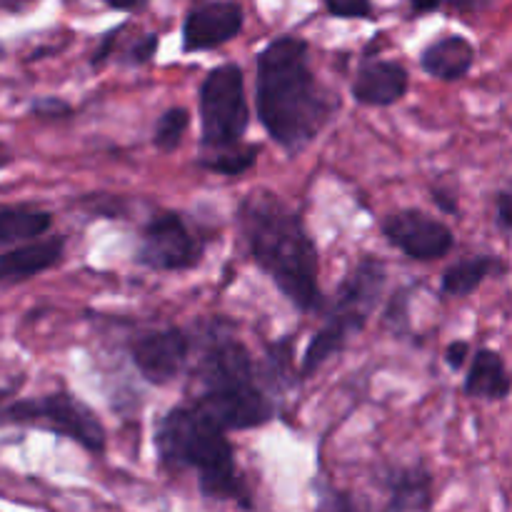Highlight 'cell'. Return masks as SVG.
I'll list each match as a JSON object with an SVG mask.
<instances>
[{"label": "cell", "instance_id": "obj_1", "mask_svg": "<svg viewBox=\"0 0 512 512\" xmlns=\"http://www.w3.org/2000/svg\"><path fill=\"white\" fill-rule=\"evenodd\" d=\"M255 108L268 138L288 155L303 153L338 113L340 103L310 65V43L280 35L258 53Z\"/></svg>", "mask_w": 512, "mask_h": 512}, {"label": "cell", "instance_id": "obj_2", "mask_svg": "<svg viewBox=\"0 0 512 512\" xmlns=\"http://www.w3.org/2000/svg\"><path fill=\"white\" fill-rule=\"evenodd\" d=\"M238 225L248 255L298 313L320 315L328 295L320 288V253L300 210L268 188L240 200Z\"/></svg>", "mask_w": 512, "mask_h": 512}, {"label": "cell", "instance_id": "obj_3", "mask_svg": "<svg viewBox=\"0 0 512 512\" xmlns=\"http://www.w3.org/2000/svg\"><path fill=\"white\" fill-rule=\"evenodd\" d=\"M198 363L193 368V398L228 430L263 428L275 420L278 408L263 388L260 368L235 328L225 318H210L195 335Z\"/></svg>", "mask_w": 512, "mask_h": 512}, {"label": "cell", "instance_id": "obj_4", "mask_svg": "<svg viewBox=\"0 0 512 512\" xmlns=\"http://www.w3.org/2000/svg\"><path fill=\"white\" fill-rule=\"evenodd\" d=\"M228 433L230 430L213 413L188 400L173 405L155 423L153 445L160 468L168 473L195 470L198 490L205 500L253 508Z\"/></svg>", "mask_w": 512, "mask_h": 512}, {"label": "cell", "instance_id": "obj_5", "mask_svg": "<svg viewBox=\"0 0 512 512\" xmlns=\"http://www.w3.org/2000/svg\"><path fill=\"white\" fill-rule=\"evenodd\" d=\"M388 283V268L375 255H363L355 268L345 275L323 308V328L310 338L300 360V375L313 378L325 363L343 353L355 333H363L373 313L378 310Z\"/></svg>", "mask_w": 512, "mask_h": 512}, {"label": "cell", "instance_id": "obj_6", "mask_svg": "<svg viewBox=\"0 0 512 512\" xmlns=\"http://www.w3.org/2000/svg\"><path fill=\"white\" fill-rule=\"evenodd\" d=\"M200 155L245 143L250 125L245 73L238 63H220L205 73L198 88Z\"/></svg>", "mask_w": 512, "mask_h": 512}, {"label": "cell", "instance_id": "obj_7", "mask_svg": "<svg viewBox=\"0 0 512 512\" xmlns=\"http://www.w3.org/2000/svg\"><path fill=\"white\" fill-rule=\"evenodd\" d=\"M3 428L10 425H40L50 433L85 448L93 455H103L108 448V435L103 423L88 403L75 398L68 390H55L43 398L8 400L0 410Z\"/></svg>", "mask_w": 512, "mask_h": 512}, {"label": "cell", "instance_id": "obj_8", "mask_svg": "<svg viewBox=\"0 0 512 512\" xmlns=\"http://www.w3.org/2000/svg\"><path fill=\"white\" fill-rule=\"evenodd\" d=\"M205 258V240L178 210H158L140 230L135 263L153 273H190Z\"/></svg>", "mask_w": 512, "mask_h": 512}, {"label": "cell", "instance_id": "obj_9", "mask_svg": "<svg viewBox=\"0 0 512 512\" xmlns=\"http://www.w3.org/2000/svg\"><path fill=\"white\" fill-rule=\"evenodd\" d=\"M195 350V335L178 325L143 330L128 343V355L140 378L150 385H170L185 368Z\"/></svg>", "mask_w": 512, "mask_h": 512}, {"label": "cell", "instance_id": "obj_10", "mask_svg": "<svg viewBox=\"0 0 512 512\" xmlns=\"http://www.w3.org/2000/svg\"><path fill=\"white\" fill-rule=\"evenodd\" d=\"M380 233L390 248L418 263H433L455 248L453 230L420 208L393 210L380 220Z\"/></svg>", "mask_w": 512, "mask_h": 512}, {"label": "cell", "instance_id": "obj_11", "mask_svg": "<svg viewBox=\"0 0 512 512\" xmlns=\"http://www.w3.org/2000/svg\"><path fill=\"white\" fill-rule=\"evenodd\" d=\"M245 28V8L238 0H205L193 5L183 20V53H213Z\"/></svg>", "mask_w": 512, "mask_h": 512}, {"label": "cell", "instance_id": "obj_12", "mask_svg": "<svg viewBox=\"0 0 512 512\" xmlns=\"http://www.w3.org/2000/svg\"><path fill=\"white\" fill-rule=\"evenodd\" d=\"M410 90V73L400 60H363L350 83V95L363 108H390Z\"/></svg>", "mask_w": 512, "mask_h": 512}, {"label": "cell", "instance_id": "obj_13", "mask_svg": "<svg viewBox=\"0 0 512 512\" xmlns=\"http://www.w3.org/2000/svg\"><path fill=\"white\" fill-rule=\"evenodd\" d=\"M65 238L63 235H48V238H35L28 243H18L13 248H5L0 255V283L3 288L25 283L30 278H38L40 273H48L63 260Z\"/></svg>", "mask_w": 512, "mask_h": 512}, {"label": "cell", "instance_id": "obj_14", "mask_svg": "<svg viewBox=\"0 0 512 512\" xmlns=\"http://www.w3.org/2000/svg\"><path fill=\"white\" fill-rule=\"evenodd\" d=\"M383 485L388 490L385 510H430L435 505L433 475L423 463L395 465L383 475Z\"/></svg>", "mask_w": 512, "mask_h": 512}, {"label": "cell", "instance_id": "obj_15", "mask_svg": "<svg viewBox=\"0 0 512 512\" xmlns=\"http://www.w3.org/2000/svg\"><path fill=\"white\" fill-rule=\"evenodd\" d=\"M475 65V45L465 35H443L425 45L420 53V68L425 75L443 83H455V80L468 78Z\"/></svg>", "mask_w": 512, "mask_h": 512}, {"label": "cell", "instance_id": "obj_16", "mask_svg": "<svg viewBox=\"0 0 512 512\" xmlns=\"http://www.w3.org/2000/svg\"><path fill=\"white\" fill-rule=\"evenodd\" d=\"M463 393L468 398L500 403L512 393V378L505 358L493 348H478L470 360V368L463 380Z\"/></svg>", "mask_w": 512, "mask_h": 512}, {"label": "cell", "instance_id": "obj_17", "mask_svg": "<svg viewBox=\"0 0 512 512\" xmlns=\"http://www.w3.org/2000/svg\"><path fill=\"white\" fill-rule=\"evenodd\" d=\"M53 228V213L38 205L5 203L0 208V248L43 238Z\"/></svg>", "mask_w": 512, "mask_h": 512}, {"label": "cell", "instance_id": "obj_18", "mask_svg": "<svg viewBox=\"0 0 512 512\" xmlns=\"http://www.w3.org/2000/svg\"><path fill=\"white\" fill-rule=\"evenodd\" d=\"M500 270H505V263L495 255H470V258L458 260L445 270L443 278H440V293L448 295V298H468L490 275L500 273Z\"/></svg>", "mask_w": 512, "mask_h": 512}, {"label": "cell", "instance_id": "obj_19", "mask_svg": "<svg viewBox=\"0 0 512 512\" xmlns=\"http://www.w3.org/2000/svg\"><path fill=\"white\" fill-rule=\"evenodd\" d=\"M263 383L273 385L278 390L295 388L303 380L300 368H295V335L278 338L265 345L263 363H258Z\"/></svg>", "mask_w": 512, "mask_h": 512}, {"label": "cell", "instance_id": "obj_20", "mask_svg": "<svg viewBox=\"0 0 512 512\" xmlns=\"http://www.w3.org/2000/svg\"><path fill=\"white\" fill-rule=\"evenodd\" d=\"M260 153H263L260 143H240L235 145V148L220 150V153L200 155L198 165L203 170H208V173L225 175V178H238V175L255 168Z\"/></svg>", "mask_w": 512, "mask_h": 512}, {"label": "cell", "instance_id": "obj_21", "mask_svg": "<svg viewBox=\"0 0 512 512\" xmlns=\"http://www.w3.org/2000/svg\"><path fill=\"white\" fill-rule=\"evenodd\" d=\"M190 128V110L183 108V105H170L163 113L158 115L153 125V148L158 153H175V150L183 145L185 133Z\"/></svg>", "mask_w": 512, "mask_h": 512}, {"label": "cell", "instance_id": "obj_22", "mask_svg": "<svg viewBox=\"0 0 512 512\" xmlns=\"http://www.w3.org/2000/svg\"><path fill=\"white\" fill-rule=\"evenodd\" d=\"M410 300H413V288H398L390 300L385 303L383 315H380V325L390 330L398 338H408L413 335V315H410Z\"/></svg>", "mask_w": 512, "mask_h": 512}, {"label": "cell", "instance_id": "obj_23", "mask_svg": "<svg viewBox=\"0 0 512 512\" xmlns=\"http://www.w3.org/2000/svg\"><path fill=\"white\" fill-rule=\"evenodd\" d=\"M158 45H160L158 33L138 35V38L130 40L123 50H118L120 65H123V68H143V65H148L150 60L155 58Z\"/></svg>", "mask_w": 512, "mask_h": 512}, {"label": "cell", "instance_id": "obj_24", "mask_svg": "<svg viewBox=\"0 0 512 512\" xmlns=\"http://www.w3.org/2000/svg\"><path fill=\"white\" fill-rule=\"evenodd\" d=\"M28 113L40 120H68L75 115V108L60 95H38L28 103Z\"/></svg>", "mask_w": 512, "mask_h": 512}, {"label": "cell", "instance_id": "obj_25", "mask_svg": "<svg viewBox=\"0 0 512 512\" xmlns=\"http://www.w3.org/2000/svg\"><path fill=\"white\" fill-rule=\"evenodd\" d=\"M328 15L340 20H373V0H323Z\"/></svg>", "mask_w": 512, "mask_h": 512}, {"label": "cell", "instance_id": "obj_26", "mask_svg": "<svg viewBox=\"0 0 512 512\" xmlns=\"http://www.w3.org/2000/svg\"><path fill=\"white\" fill-rule=\"evenodd\" d=\"M80 205H83L88 213L100 215V218H123L125 215L123 200L115 198V195H110V193L85 195V198L80 200Z\"/></svg>", "mask_w": 512, "mask_h": 512}, {"label": "cell", "instance_id": "obj_27", "mask_svg": "<svg viewBox=\"0 0 512 512\" xmlns=\"http://www.w3.org/2000/svg\"><path fill=\"white\" fill-rule=\"evenodd\" d=\"M128 28V25H115V28H110L108 33L103 35V38H100V43L95 45V50H93V55H90V68H103L105 63H108L110 58H113V53H118V40H120V35H123V30Z\"/></svg>", "mask_w": 512, "mask_h": 512}, {"label": "cell", "instance_id": "obj_28", "mask_svg": "<svg viewBox=\"0 0 512 512\" xmlns=\"http://www.w3.org/2000/svg\"><path fill=\"white\" fill-rule=\"evenodd\" d=\"M495 223L505 233H512V183L495 193Z\"/></svg>", "mask_w": 512, "mask_h": 512}, {"label": "cell", "instance_id": "obj_29", "mask_svg": "<svg viewBox=\"0 0 512 512\" xmlns=\"http://www.w3.org/2000/svg\"><path fill=\"white\" fill-rule=\"evenodd\" d=\"M468 355H470V343L468 340H453V343L445 348V365L450 370H460L465 363H468Z\"/></svg>", "mask_w": 512, "mask_h": 512}, {"label": "cell", "instance_id": "obj_30", "mask_svg": "<svg viewBox=\"0 0 512 512\" xmlns=\"http://www.w3.org/2000/svg\"><path fill=\"white\" fill-rule=\"evenodd\" d=\"M430 198H433V203L438 205V208L443 210V213H448V215L458 213V200H455V195L450 193V190L433 188V190H430Z\"/></svg>", "mask_w": 512, "mask_h": 512}, {"label": "cell", "instance_id": "obj_31", "mask_svg": "<svg viewBox=\"0 0 512 512\" xmlns=\"http://www.w3.org/2000/svg\"><path fill=\"white\" fill-rule=\"evenodd\" d=\"M333 498H325V495H320L318 505L323 510H345V508H355V503L350 498H345V493H338V490H328Z\"/></svg>", "mask_w": 512, "mask_h": 512}, {"label": "cell", "instance_id": "obj_32", "mask_svg": "<svg viewBox=\"0 0 512 512\" xmlns=\"http://www.w3.org/2000/svg\"><path fill=\"white\" fill-rule=\"evenodd\" d=\"M443 3H445V0H408L410 15H413V18H420V15L435 13V10H438Z\"/></svg>", "mask_w": 512, "mask_h": 512}, {"label": "cell", "instance_id": "obj_33", "mask_svg": "<svg viewBox=\"0 0 512 512\" xmlns=\"http://www.w3.org/2000/svg\"><path fill=\"white\" fill-rule=\"evenodd\" d=\"M100 3L108 5V8H113V10H120V13H128V10L143 8L148 0H100Z\"/></svg>", "mask_w": 512, "mask_h": 512}, {"label": "cell", "instance_id": "obj_34", "mask_svg": "<svg viewBox=\"0 0 512 512\" xmlns=\"http://www.w3.org/2000/svg\"><path fill=\"white\" fill-rule=\"evenodd\" d=\"M493 3V0H450V5H453V8H458V10H480V8H485V5H490Z\"/></svg>", "mask_w": 512, "mask_h": 512}, {"label": "cell", "instance_id": "obj_35", "mask_svg": "<svg viewBox=\"0 0 512 512\" xmlns=\"http://www.w3.org/2000/svg\"><path fill=\"white\" fill-rule=\"evenodd\" d=\"M0 3H3L5 13H20V10L28 8L33 0H0Z\"/></svg>", "mask_w": 512, "mask_h": 512}]
</instances>
